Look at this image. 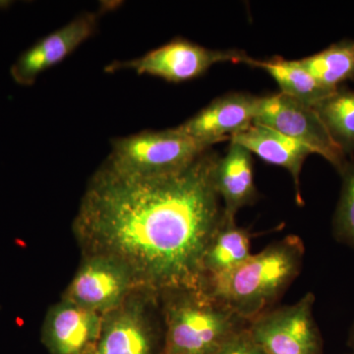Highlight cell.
I'll use <instances>...</instances> for the list:
<instances>
[{"label":"cell","instance_id":"1","mask_svg":"<svg viewBox=\"0 0 354 354\" xmlns=\"http://www.w3.org/2000/svg\"><path fill=\"white\" fill-rule=\"evenodd\" d=\"M209 149L183 171L141 177L108 162L84 197L77 227L153 290H203L204 257L225 214Z\"/></svg>","mask_w":354,"mask_h":354},{"label":"cell","instance_id":"2","mask_svg":"<svg viewBox=\"0 0 354 354\" xmlns=\"http://www.w3.org/2000/svg\"><path fill=\"white\" fill-rule=\"evenodd\" d=\"M304 242L288 235L234 269L207 279L212 297L251 323L266 312L297 279L304 262Z\"/></svg>","mask_w":354,"mask_h":354},{"label":"cell","instance_id":"3","mask_svg":"<svg viewBox=\"0 0 354 354\" xmlns=\"http://www.w3.org/2000/svg\"><path fill=\"white\" fill-rule=\"evenodd\" d=\"M167 316L164 354H216L248 323L203 290L179 291Z\"/></svg>","mask_w":354,"mask_h":354},{"label":"cell","instance_id":"4","mask_svg":"<svg viewBox=\"0 0 354 354\" xmlns=\"http://www.w3.org/2000/svg\"><path fill=\"white\" fill-rule=\"evenodd\" d=\"M209 149L178 127L145 130L113 139L106 162L130 176H167L183 171Z\"/></svg>","mask_w":354,"mask_h":354},{"label":"cell","instance_id":"5","mask_svg":"<svg viewBox=\"0 0 354 354\" xmlns=\"http://www.w3.org/2000/svg\"><path fill=\"white\" fill-rule=\"evenodd\" d=\"M252 60L243 50H211L187 39L177 38L138 58L115 60L106 67V71L113 73L120 70H131L139 75L181 83L203 75L218 64L232 62L250 66Z\"/></svg>","mask_w":354,"mask_h":354},{"label":"cell","instance_id":"6","mask_svg":"<svg viewBox=\"0 0 354 354\" xmlns=\"http://www.w3.org/2000/svg\"><path fill=\"white\" fill-rule=\"evenodd\" d=\"M254 123L277 130L308 147L339 174L348 164L346 156L335 143L315 109L288 95L278 93L261 97Z\"/></svg>","mask_w":354,"mask_h":354},{"label":"cell","instance_id":"7","mask_svg":"<svg viewBox=\"0 0 354 354\" xmlns=\"http://www.w3.org/2000/svg\"><path fill=\"white\" fill-rule=\"evenodd\" d=\"M315 295L271 309L249 323V329L266 354H323V339L313 315Z\"/></svg>","mask_w":354,"mask_h":354},{"label":"cell","instance_id":"8","mask_svg":"<svg viewBox=\"0 0 354 354\" xmlns=\"http://www.w3.org/2000/svg\"><path fill=\"white\" fill-rule=\"evenodd\" d=\"M97 15L85 12L57 31L44 37L23 51L10 68L14 82L23 87L34 85L44 71L64 62L85 43L97 29Z\"/></svg>","mask_w":354,"mask_h":354},{"label":"cell","instance_id":"9","mask_svg":"<svg viewBox=\"0 0 354 354\" xmlns=\"http://www.w3.org/2000/svg\"><path fill=\"white\" fill-rule=\"evenodd\" d=\"M261 97L249 93L234 92L209 102L194 116L177 127L185 134L212 148L232 139L253 124Z\"/></svg>","mask_w":354,"mask_h":354},{"label":"cell","instance_id":"10","mask_svg":"<svg viewBox=\"0 0 354 354\" xmlns=\"http://www.w3.org/2000/svg\"><path fill=\"white\" fill-rule=\"evenodd\" d=\"M230 142L244 147L265 162L283 167L290 172L297 192V204L302 205L300 174L305 160L314 153L311 149L277 130L256 123L234 135Z\"/></svg>","mask_w":354,"mask_h":354},{"label":"cell","instance_id":"11","mask_svg":"<svg viewBox=\"0 0 354 354\" xmlns=\"http://www.w3.org/2000/svg\"><path fill=\"white\" fill-rule=\"evenodd\" d=\"M215 186L223 202V214L235 221L239 209L249 206L257 198L254 183L252 153L239 144L232 143L227 153L220 156L215 169Z\"/></svg>","mask_w":354,"mask_h":354},{"label":"cell","instance_id":"12","mask_svg":"<svg viewBox=\"0 0 354 354\" xmlns=\"http://www.w3.org/2000/svg\"><path fill=\"white\" fill-rule=\"evenodd\" d=\"M99 319L92 310L65 305L51 317L46 330V344L53 354H88L101 335Z\"/></svg>","mask_w":354,"mask_h":354},{"label":"cell","instance_id":"13","mask_svg":"<svg viewBox=\"0 0 354 354\" xmlns=\"http://www.w3.org/2000/svg\"><path fill=\"white\" fill-rule=\"evenodd\" d=\"M127 288L124 272L108 261H95L79 272L71 286L76 305L92 310L116 304Z\"/></svg>","mask_w":354,"mask_h":354},{"label":"cell","instance_id":"14","mask_svg":"<svg viewBox=\"0 0 354 354\" xmlns=\"http://www.w3.org/2000/svg\"><path fill=\"white\" fill-rule=\"evenodd\" d=\"M250 66L264 70L276 81L281 94L301 102L307 106H314L335 92L318 82L304 68L300 60H288L274 57L267 60L253 58Z\"/></svg>","mask_w":354,"mask_h":354},{"label":"cell","instance_id":"15","mask_svg":"<svg viewBox=\"0 0 354 354\" xmlns=\"http://www.w3.org/2000/svg\"><path fill=\"white\" fill-rule=\"evenodd\" d=\"M250 249V234L237 227L236 221L225 218L205 254L204 271L207 279L241 265L252 255Z\"/></svg>","mask_w":354,"mask_h":354},{"label":"cell","instance_id":"16","mask_svg":"<svg viewBox=\"0 0 354 354\" xmlns=\"http://www.w3.org/2000/svg\"><path fill=\"white\" fill-rule=\"evenodd\" d=\"M152 337L139 317L122 314L104 327L95 354H151Z\"/></svg>","mask_w":354,"mask_h":354},{"label":"cell","instance_id":"17","mask_svg":"<svg viewBox=\"0 0 354 354\" xmlns=\"http://www.w3.org/2000/svg\"><path fill=\"white\" fill-rule=\"evenodd\" d=\"M319 83L337 90L342 83L354 80V41L344 39L311 57L299 59Z\"/></svg>","mask_w":354,"mask_h":354},{"label":"cell","instance_id":"18","mask_svg":"<svg viewBox=\"0 0 354 354\" xmlns=\"http://www.w3.org/2000/svg\"><path fill=\"white\" fill-rule=\"evenodd\" d=\"M344 155L354 153V91L337 88L313 108Z\"/></svg>","mask_w":354,"mask_h":354},{"label":"cell","instance_id":"19","mask_svg":"<svg viewBox=\"0 0 354 354\" xmlns=\"http://www.w3.org/2000/svg\"><path fill=\"white\" fill-rule=\"evenodd\" d=\"M339 176L342 188L332 221V234L339 243L354 250V160L348 162Z\"/></svg>","mask_w":354,"mask_h":354},{"label":"cell","instance_id":"20","mask_svg":"<svg viewBox=\"0 0 354 354\" xmlns=\"http://www.w3.org/2000/svg\"><path fill=\"white\" fill-rule=\"evenodd\" d=\"M248 325L234 333L216 354H266Z\"/></svg>","mask_w":354,"mask_h":354},{"label":"cell","instance_id":"21","mask_svg":"<svg viewBox=\"0 0 354 354\" xmlns=\"http://www.w3.org/2000/svg\"><path fill=\"white\" fill-rule=\"evenodd\" d=\"M348 344L349 348L353 349L354 353V322L349 330Z\"/></svg>","mask_w":354,"mask_h":354},{"label":"cell","instance_id":"22","mask_svg":"<svg viewBox=\"0 0 354 354\" xmlns=\"http://www.w3.org/2000/svg\"><path fill=\"white\" fill-rule=\"evenodd\" d=\"M12 6V1H8V0H0V10H4V9L9 8Z\"/></svg>","mask_w":354,"mask_h":354},{"label":"cell","instance_id":"23","mask_svg":"<svg viewBox=\"0 0 354 354\" xmlns=\"http://www.w3.org/2000/svg\"><path fill=\"white\" fill-rule=\"evenodd\" d=\"M88 354H95V351H92V353H88Z\"/></svg>","mask_w":354,"mask_h":354},{"label":"cell","instance_id":"24","mask_svg":"<svg viewBox=\"0 0 354 354\" xmlns=\"http://www.w3.org/2000/svg\"><path fill=\"white\" fill-rule=\"evenodd\" d=\"M351 354H354V353H351Z\"/></svg>","mask_w":354,"mask_h":354}]
</instances>
